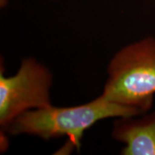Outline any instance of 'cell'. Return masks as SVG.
I'll list each match as a JSON object with an SVG mask.
<instances>
[{"label":"cell","mask_w":155,"mask_h":155,"mask_svg":"<svg viewBox=\"0 0 155 155\" xmlns=\"http://www.w3.org/2000/svg\"><path fill=\"white\" fill-rule=\"evenodd\" d=\"M7 0H0V4H1V7H5L7 5Z\"/></svg>","instance_id":"5b68a950"},{"label":"cell","mask_w":155,"mask_h":155,"mask_svg":"<svg viewBox=\"0 0 155 155\" xmlns=\"http://www.w3.org/2000/svg\"><path fill=\"white\" fill-rule=\"evenodd\" d=\"M52 74L33 58L23 60L17 73H0V125L7 129L17 116L29 110L52 105Z\"/></svg>","instance_id":"3957f363"},{"label":"cell","mask_w":155,"mask_h":155,"mask_svg":"<svg viewBox=\"0 0 155 155\" xmlns=\"http://www.w3.org/2000/svg\"><path fill=\"white\" fill-rule=\"evenodd\" d=\"M155 95V38L147 37L123 48L108 67L101 96L148 112Z\"/></svg>","instance_id":"7a4b0ae2"},{"label":"cell","mask_w":155,"mask_h":155,"mask_svg":"<svg viewBox=\"0 0 155 155\" xmlns=\"http://www.w3.org/2000/svg\"><path fill=\"white\" fill-rule=\"evenodd\" d=\"M143 114L114 122L112 137L125 144L121 154L155 155V111Z\"/></svg>","instance_id":"277c9868"},{"label":"cell","mask_w":155,"mask_h":155,"mask_svg":"<svg viewBox=\"0 0 155 155\" xmlns=\"http://www.w3.org/2000/svg\"><path fill=\"white\" fill-rule=\"evenodd\" d=\"M143 114L139 108L116 104L101 95L92 101L72 107L50 105L29 110L17 116L7 129L12 135H33L45 140L67 136L78 149L83 134L97 121Z\"/></svg>","instance_id":"6da1fadb"}]
</instances>
